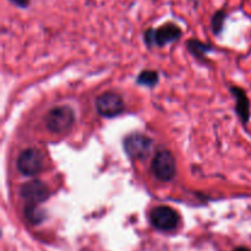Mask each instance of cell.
Wrapping results in <instances>:
<instances>
[{"instance_id": "obj_14", "label": "cell", "mask_w": 251, "mask_h": 251, "mask_svg": "<svg viewBox=\"0 0 251 251\" xmlns=\"http://www.w3.org/2000/svg\"><path fill=\"white\" fill-rule=\"evenodd\" d=\"M10 2L15 5V6L20 7V9H27L31 4V0H9Z\"/></svg>"}, {"instance_id": "obj_3", "label": "cell", "mask_w": 251, "mask_h": 251, "mask_svg": "<svg viewBox=\"0 0 251 251\" xmlns=\"http://www.w3.org/2000/svg\"><path fill=\"white\" fill-rule=\"evenodd\" d=\"M151 171L159 181H172L176 178V158L168 150H161L151 162Z\"/></svg>"}, {"instance_id": "obj_10", "label": "cell", "mask_w": 251, "mask_h": 251, "mask_svg": "<svg viewBox=\"0 0 251 251\" xmlns=\"http://www.w3.org/2000/svg\"><path fill=\"white\" fill-rule=\"evenodd\" d=\"M186 49L196 59H205V56L213 50V47L198 38H190L186 42Z\"/></svg>"}, {"instance_id": "obj_1", "label": "cell", "mask_w": 251, "mask_h": 251, "mask_svg": "<svg viewBox=\"0 0 251 251\" xmlns=\"http://www.w3.org/2000/svg\"><path fill=\"white\" fill-rule=\"evenodd\" d=\"M181 34H183V31L178 25L174 24V22H166L157 28H153V27L147 28L144 33V39L145 44L149 48L153 46L162 48L167 44L178 41Z\"/></svg>"}, {"instance_id": "obj_11", "label": "cell", "mask_w": 251, "mask_h": 251, "mask_svg": "<svg viewBox=\"0 0 251 251\" xmlns=\"http://www.w3.org/2000/svg\"><path fill=\"white\" fill-rule=\"evenodd\" d=\"M24 216L27 222L31 223L32 226L41 225L46 220V212L38 205H34V203H26L24 208Z\"/></svg>"}, {"instance_id": "obj_6", "label": "cell", "mask_w": 251, "mask_h": 251, "mask_svg": "<svg viewBox=\"0 0 251 251\" xmlns=\"http://www.w3.org/2000/svg\"><path fill=\"white\" fill-rule=\"evenodd\" d=\"M96 109L104 118H115L125 110L124 100L115 92H104L96 100Z\"/></svg>"}, {"instance_id": "obj_7", "label": "cell", "mask_w": 251, "mask_h": 251, "mask_svg": "<svg viewBox=\"0 0 251 251\" xmlns=\"http://www.w3.org/2000/svg\"><path fill=\"white\" fill-rule=\"evenodd\" d=\"M152 142L153 141L146 135L134 132L124 139V150L130 158L144 159L150 154Z\"/></svg>"}, {"instance_id": "obj_4", "label": "cell", "mask_w": 251, "mask_h": 251, "mask_svg": "<svg viewBox=\"0 0 251 251\" xmlns=\"http://www.w3.org/2000/svg\"><path fill=\"white\" fill-rule=\"evenodd\" d=\"M17 169L25 176H34L42 172L44 167V157L36 147L24 150L16 161Z\"/></svg>"}, {"instance_id": "obj_5", "label": "cell", "mask_w": 251, "mask_h": 251, "mask_svg": "<svg viewBox=\"0 0 251 251\" xmlns=\"http://www.w3.org/2000/svg\"><path fill=\"white\" fill-rule=\"evenodd\" d=\"M150 222L162 232H172L179 226V215L169 206H157L150 212Z\"/></svg>"}, {"instance_id": "obj_12", "label": "cell", "mask_w": 251, "mask_h": 251, "mask_svg": "<svg viewBox=\"0 0 251 251\" xmlns=\"http://www.w3.org/2000/svg\"><path fill=\"white\" fill-rule=\"evenodd\" d=\"M159 81V74L156 70H144L139 74L136 82L145 87H154Z\"/></svg>"}, {"instance_id": "obj_8", "label": "cell", "mask_w": 251, "mask_h": 251, "mask_svg": "<svg viewBox=\"0 0 251 251\" xmlns=\"http://www.w3.org/2000/svg\"><path fill=\"white\" fill-rule=\"evenodd\" d=\"M20 195L21 198L26 201V203H34V205H39V203L44 202L50 196V191H49L48 186L38 179H33L24 185L20 189Z\"/></svg>"}, {"instance_id": "obj_9", "label": "cell", "mask_w": 251, "mask_h": 251, "mask_svg": "<svg viewBox=\"0 0 251 251\" xmlns=\"http://www.w3.org/2000/svg\"><path fill=\"white\" fill-rule=\"evenodd\" d=\"M230 92L233 93L235 98V112H237L238 117L240 118L243 124L247 125L250 119V102L247 92L238 86H232Z\"/></svg>"}, {"instance_id": "obj_15", "label": "cell", "mask_w": 251, "mask_h": 251, "mask_svg": "<svg viewBox=\"0 0 251 251\" xmlns=\"http://www.w3.org/2000/svg\"><path fill=\"white\" fill-rule=\"evenodd\" d=\"M234 251H251V250L247 249V248H237Z\"/></svg>"}, {"instance_id": "obj_13", "label": "cell", "mask_w": 251, "mask_h": 251, "mask_svg": "<svg viewBox=\"0 0 251 251\" xmlns=\"http://www.w3.org/2000/svg\"><path fill=\"white\" fill-rule=\"evenodd\" d=\"M226 17H227V14H226L225 10L222 9L217 10V11L212 15V19H211V28H212V32L216 36L222 33L223 28H225Z\"/></svg>"}, {"instance_id": "obj_2", "label": "cell", "mask_w": 251, "mask_h": 251, "mask_svg": "<svg viewBox=\"0 0 251 251\" xmlns=\"http://www.w3.org/2000/svg\"><path fill=\"white\" fill-rule=\"evenodd\" d=\"M75 112L69 105H60L50 109L47 114L46 126L53 134H63L68 131L75 123Z\"/></svg>"}]
</instances>
